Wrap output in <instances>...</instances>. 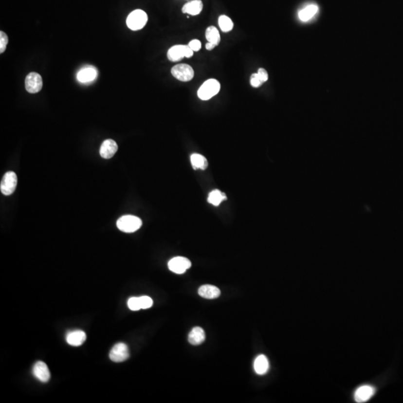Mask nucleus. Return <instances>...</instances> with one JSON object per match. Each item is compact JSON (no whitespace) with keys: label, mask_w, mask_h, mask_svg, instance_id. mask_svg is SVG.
Segmentation results:
<instances>
[{"label":"nucleus","mask_w":403,"mask_h":403,"mask_svg":"<svg viewBox=\"0 0 403 403\" xmlns=\"http://www.w3.org/2000/svg\"><path fill=\"white\" fill-rule=\"evenodd\" d=\"M220 91V84L216 79L211 78L205 81L199 88L197 95L202 100H209Z\"/></svg>","instance_id":"obj_1"},{"label":"nucleus","mask_w":403,"mask_h":403,"mask_svg":"<svg viewBox=\"0 0 403 403\" xmlns=\"http://www.w3.org/2000/svg\"><path fill=\"white\" fill-rule=\"evenodd\" d=\"M117 228L126 233L136 232L142 226V220L138 217L125 215L121 217L117 222Z\"/></svg>","instance_id":"obj_2"},{"label":"nucleus","mask_w":403,"mask_h":403,"mask_svg":"<svg viewBox=\"0 0 403 403\" xmlns=\"http://www.w3.org/2000/svg\"><path fill=\"white\" fill-rule=\"evenodd\" d=\"M148 16L145 11L137 9L132 11L127 19V24L131 30L138 31L143 29L147 24Z\"/></svg>","instance_id":"obj_3"},{"label":"nucleus","mask_w":403,"mask_h":403,"mask_svg":"<svg viewBox=\"0 0 403 403\" xmlns=\"http://www.w3.org/2000/svg\"><path fill=\"white\" fill-rule=\"evenodd\" d=\"M194 54L188 45H175L167 52L168 59L171 61H181L184 58H190Z\"/></svg>","instance_id":"obj_4"},{"label":"nucleus","mask_w":403,"mask_h":403,"mask_svg":"<svg viewBox=\"0 0 403 403\" xmlns=\"http://www.w3.org/2000/svg\"><path fill=\"white\" fill-rule=\"evenodd\" d=\"M18 184V177L16 173L13 171H8L4 175L2 178L0 190L1 192L5 196H9L13 194L16 190Z\"/></svg>","instance_id":"obj_5"},{"label":"nucleus","mask_w":403,"mask_h":403,"mask_svg":"<svg viewBox=\"0 0 403 403\" xmlns=\"http://www.w3.org/2000/svg\"><path fill=\"white\" fill-rule=\"evenodd\" d=\"M171 73L175 78L181 82H189L194 76V71L188 64H180L172 68Z\"/></svg>","instance_id":"obj_6"},{"label":"nucleus","mask_w":403,"mask_h":403,"mask_svg":"<svg viewBox=\"0 0 403 403\" xmlns=\"http://www.w3.org/2000/svg\"><path fill=\"white\" fill-rule=\"evenodd\" d=\"M26 90L29 93H37L43 88V79L41 75L37 73H30L27 75L25 81Z\"/></svg>","instance_id":"obj_7"},{"label":"nucleus","mask_w":403,"mask_h":403,"mask_svg":"<svg viewBox=\"0 0 403 403\" xmlns=\"http://www.w3.org/2000/svg\"><path fill=\"white\" fill-rule=\"evenodd\" d=\"M110 360L114 362H123L129 357L128 347L124 343L115 344L109 354Z\"/></svg>","instance_id":"obj_8"},{"label":"nucleus","mask_w":403,"mask_h":403,"mask_svg":"<svg viewBox=\"0 0 403 403\" xmlns=\"http://www.w3.org/2000/svg\"><path fill=\"white\" fill-rule=\"evenodd\" d=\"M191 267V262L186 257H175L168 263V267L170 271L176 274H183Z\"/></svg>","instance_id":"obj_9"},{"label":"nucleus","mask_w":403,"mask_h":403,"mask_svg":"<svg viewBox=\"0 0 403 403\" xmlns=\"http://www.w3.org/2000/svg\"><path fill=\"white\" fill-rule=\"evenodd\" d=\"M376 393V388L369 385L358 387L354 393V399L357 403H362L370 400Z\"/></svg>","instance_id":"obj_10"},{"label":"nucleus","mask_w":403,"mask_h":403,"mask_svg":"<svg viewBox=\"0 0 403 403\" xmlns=\"http://www.w3.org/2000/svg\"><path fill=\"white\" fill-rule=\"evenodd\" d=\"M98 71L96 67L93 66H86L83 67L77 73V79L82 83H90L96 79Z\"/></svg>","instance_id":"obj_11"},{"label":"nucleus","mask_w":403,"mask_h":403,"mask_svg":"<svg viewBox=\"0 0 403 403\" xmlns=\"http://www.w3.org/2000/svg\"><path fill=\"white\" fill-rule=\"evenodd\" d=\"M117 149H118V146L117 143L114 140L108 139L106 140L101 145L99 153L103 159H111L114 154L117 152Z\"/></svg>","instance_id":"obj_12"},{"label":"nucleus","mask_w":403,"mask_h":403,"mask_svg":"<svg viewBox=\"0 0 403 403\" xmlns=\"http://www.w3.org/2000/svg\"><path fill=\"white\" fill-rule=\"evenodd\" d=\"M33 374L42 383H47L50 379V372L44 362H37L34 365Z\"/></svg>","instance_id":"obj_13"},{"label":"nucleus","mask_w":403,"mask_h":403,"mask_svg":"<svg viewBox=\"0 0 403 403\" xmlns=\"http://www.w3.org/2000/svg\"><path fill=\"white\" fill-rule=\"evenodd\" d=\"M86 338V334H85V331H82V330H75V331H71L66 336V341H67V344L73 346V347H79V346L82 345L85 342Z\"/></svg>","instance_id":"obj_14"},{"label":"nucleus","mask_w":403,"mask_h":403,"mask_svg":"<svg viewBox=\"0 0 403 403\" xmlns=\"http://www.w3.org/2000/svg\"><path fill=\"white\" fill-rule=\"evenodd\" d=\"M199 294L205 299H216L220 295V291L216 286L211 285H202L199 288Z\"/></svg>","instance_id":"obj_15"},{"label":"nucleus","mask_w":403,"mask_h":403,"mask_svg":"<svg viewBox=\"0 0 403 403\" xmlns=\"http://www.w3.org/2000/svg\"><path fill=\"white\" fill-rule=\"evenodd\" d=\"M202 8H203V4L201 0H194L191 2H187L183 6V12L195 16L201 13Z\"/></svg>","instance_id":"obj_16"},{"label":"nucleus","mask_w":403,"mask_h":403,"mask_svg":"<svg viewBox=\"0 0 403 403\" xmlns=\"http://www.w3.org/2000/svg\"><path fill=\"white\" fill-rule=\"evenodd\" d=\"M205 339V331L200 327H195L190 331L188 335L189 343L192 345H200Z\"/></svg>","instance_id":"obj_17"},{"label":"nucleus","mask_w":403,"mask_h":403,"mask_svg":"<svg viewBox=\"0 0 403 403\" xmlns=\"http://www.w3.org/2000/svg\"><path fill=\"white\" fill-rule=\"evenodd\" d=\"M269 362L267 357L264 355H260L256 358L254 362L255 371L257 374L264 375L269 369Z\"/></svg>","instance_id":"obj_18"},{"label":"nucleus","mask_w":403,"mask_h":403,"mask_svg":"<svg viewBox=\"0 0 403 403\" xmlns=\"http://www.w3.org/2000/svg\"><path fill=\"white\" fill-rule=\"evenodd\" d=\"M317 11H318V6L315 4H311L301 10L298 15H299L300 20L306 22L311 19L317 13Z\"/></svg>","instance_id":"obj_19"},{"label":"nucleus","mask_w":403,"mask_h":403,"mask_svg":"<svg viewBox=\"0 0 403 403\" xmlns=\"http://www.w3.org/2000/svg\"><path fill=\"white\" fill-rule=\"evenodd\" d=\"M190 162L192 164L193 167L195 170H197V169L205 170L208 167V161L205 157L200 155V154H193L190 156Z\"/></svg>","instance_id":"obj_20"},{"label":"nucleus","mask_w":403,"mask_h":403,"mask_svg":"<svg viewBox=\"0 0 403 403\" xmlns=\"http://www.w3.org/2000/svg\"><path fill=\"white\" fill-rule=\"evenodd\" d=\"M226 200V194L221 192L220 190H212L208 197V202L211 205L218 206L223 200Z\"/></svg>","instance_id":"obj_21"},{"label":"nucleus","mask_w":403,"mask_h":403,"mask_svg":"<svg viewBox=\"0 0 403 403\" xmlns=\"http://www.w3.org/2000/svg\"><path fill=\"white\" fill-rule=\"evenodd\" d=\"M205 37L210 43L214 44L219 45L220 42V35L218 32V29L215 26H209L205 31Z\"/></svg>","instance_id":"obj_22"},{"label":"nucleus","mask_w":403,"mask_h":403,"mask_svg":"<svg viewBox=\"0 0 403 403\" xmlns=\"http://www.w3.org/2000/svg\"><path fill=\"white\" fill-rule=\"evenodd\" d=\"M218 24L221 31L223 32H229L233 29L234 23L232 19L226 15H221L218 19Z\"/></svg>","instance_id":"obj_23"},{"label":"nucleus","mask_w":403,"mask_h":403,"mask_svg":"<svg viewBox=\"0 0 403 403\" xmlns=\"http://www.w3.org/2000/svg\"><path fill=\"white\" fill-rule=\"evenodd\" d=\"M140 306L141 309H147L152 307L153 301L149 296H143L139 297Z\"/></svg>","instance_id":"obj_24"},{"label":"nucleus","mask_w":403,"mask_h":403,"mask_svg":"<svg viewBox=\"0 0 403 403\" xmlns=\"http://www.w3.org/2000/svg\"><path fill=\"white\" fill-rule=\"evenodd\" d=\"M8 43V37L5 32L1 31L0 32V53L2 54L6 50L7 45Z\"/></svg>","instance_id":"obj_25"},{"label":"nucleus","mask_w":403,"mask_h":403,"mask_svg":"<svg viewBox=\"0 0 403 403\" xmlns=\"http://www.w3.org/2000/svg\"><path fill=\"white\" fill-rule=\"evenodd\" d=\"M128 307L131 311L141 310L140 306L139 297H131L128 300Z\"/></svg>","instance_id":"obj_26"},{"label":"nucleus","mask_w":403,"mask_h":403,"mask_svg":"<svg viewBox=\"0 0 403 403\" xmlns=\"http://www.w3.org/2000/svg\"><path fill=\"white\" fill-rule=\"evenodd\" d=\"M250 84L253 88H258L262 85L261 78H259L257 73H253L250 77Z\"/></svg>","instance_id":"obj_27"},{"label":"nucleus","mask_w":403,"mask_h":403,"mask_svg":"<svg viewBox=\"0 0 403 403\" xmlns=\"http://www.w3.org/2000/svg\"><path fill=\"white\" fill-rule=\"evenodd\" d=\"M188 46L194 52H198L202 48L201 42L199 40H197V39L191 40L189 43Z\"/></svg>","instance_id":"obj_28"},{"label":"nucleus","mask_w":403,"mask_h":403,"mask_svg":"<svg viewBox=\"0 0 403 403\" xmlns=\"http://www.w3.org/2000/svg\"><path fill=\"white\" fill-rule=\"evenodd\" d=\"M257 75L259 76V78H261V82L264 83V82H267V79H268V73H267V71L264 69V68H260L257 71Z\"/></svg>","instance_id":"obj_29"},{"label":"nucleus","mask_w":403,"mask_h":403,"mask_svg":"<svg viewBox=\"0 0 403 403\" xmlns=\"http://www.w3.org/2000/svg\"><path fill=\"white\" fill-rule=\"evenodd\" d=\"M215 47H217L216 45L212 43H210V42H208V43L205 44V48H206L207 50H209V51L210 50H212Z\"/></svg>","instance_id":"obj_30"}]
</instances>
